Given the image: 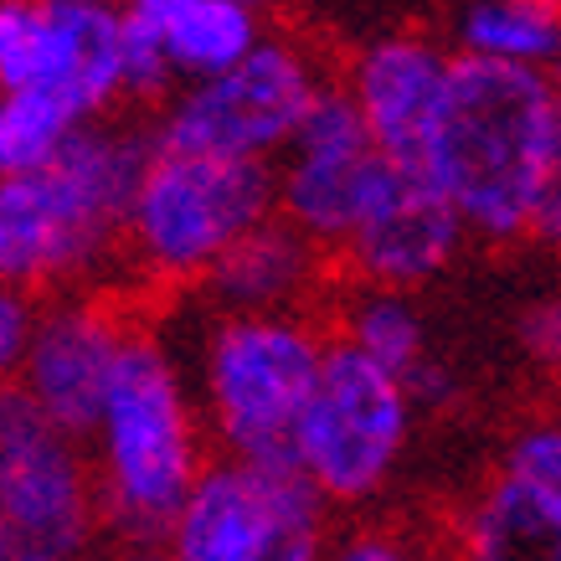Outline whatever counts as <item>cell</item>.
<instances>
[{"mask_svg":"<svg viewBox=\"0 0 561 561\" xmlns=\"http://www.w3.org/2000/svg\"><path fill=\"white\" fill-rule=\"evenodd\" d=\"M145 160L150 135L88 119L51 160L0 175V284L26 294L78 289L114 263Z\"/></svg>","mask_w":561,"mask_h":561,"instance_id":"cell-3","label":"cell"},{"mask_svg":"<svg viewBox=\"0 0 561 561\" xmlns=\"http://www.w3.org/2000/svg\"><path fill=\"white\" fill-rule=\"evenodd\" d=\"M561 314H557V299H541L536 309H526V320H520V341L530 345V356L536 360H551L557 366V345H561Z\"/></svg>","mask_w":561,"mask_h":561,"instance_id":"cell-24","label":"cell"},{"mask_svg":"<svg viewBox=\"0 0 561 561\" xmlns=\"http://www.w3.org/2000/svg\"><path fill=\"white\" fill-rule=\"evenodd\" d=\"M320 561H433V557H423V546L408 541L402 530L356 526V530H345V536H330Z\"/></svg>","mask_w":561,"mask_h":561,"instance_id":"cell-22","label":"cell"},{"mask_svg":"<svg viewBox=\"0 0 561 561\" xmlns=\"http://www.w3.org/2000/svg\"><path fill=\"white\" fill-rule=\"evenodd\" d=\"M469 57L551 68L561 51L557 0H479L459 26Z\"/></svg>","mask_w":561,"mask_h":561,"instance_id":"cell-19","label":"cell"},{"mask_svg":"<svg viewBox=\"0 0 561 561\" xmlns=\"http://www.w3.org/2000/svg\"><path fill=\"white\" fill-rule=\"evenodd\" d=\"M320 72L289 42H257L217 78H196L154 124L150 145L160 150L238 154V160H273L305 119L320 93Z\"/></svg>","mask_w":561,"mask_h":561,"instance_id":"cell-8","label":"cell"},{"mask_svg":"<svg viewBox=\"0 0 561 561\" xmlns=\"http://www.w3.org/2000/svg\"><path fill=\"white\" fill-rule=\"evenodd\" d=\"M0 520L26 551H78L99 536L83 438L51 423L16 381L0 387Z\"/></svg>","mask_w":561,"mask_h":561,"instance_id":"cell-9","label":"cell"},{"mask_svg":"<svg viewBox=\"0 0 561 561\" xmlns=\"http://www.w3.org/2000/svg\"><path fill=\"white\" fill-rule=\"evenodd\" d=\"M21 546H16V536H11V530H5V520H0V561H11L16 557Z\"/></svg>","mask_w":561,"mask_h":561,"instance_id":"cell-27","label":"cell"},{"mask_svg":"<svg viewBox=\"0 0 561 561\" xmlns=\"http://www.w3.org/2000/svg\"><path fill=\"white\" fill-rule=\"evenodd\" d=\"M175 83L171 51L160 36V21L145 11H119V99H160Z\"/></svg>","mask_w":561,"mask_h":561,"instance_id":"cell-21","label":"cell"},{"mask_svg":"<svg viewBox=\"0 0 561 561\" xmlns=\"http://www.w3.org/2000/svg\"><path fill=\"white\" fill-rule=\"evenodd\" d=\"M341 341L356 345L366 360L387 366L391 376H412L423 371L427 360V320L412 289H381V284H360L341 309Z\"/></svg>","mask_w":561,"mask_h":561,"instance_id":"cell-18","label":"cell"},{"mask_svg":"<svg viewBox=\"0 0 561 561\" xmlns=\"http://www.w3.org/2000/svg\"><path fill=\"white\" fill-rule=\"evenodd\" d=\"M423 171L484 242L551 238L561 227V103L546 68L448 57V88Z\"/></svg>","mask_w":561,"mask_h":561,"instance_id":"cell-1","label":"cell"},{"mask_svg":"<svg viewBox=\"0 0 561 561\" xmlns=\"http://www.w3.org/2000/svg\"><path fill=\"white\" fill-rule=\"evenodd\" d=\"M124 335H129V324L108 305L83 299V294H68L57 305H36L16 387L51 423H62L68 433L83 438L103 402V387L114 376Z\"/></svg>","mask_w":561,"mask_h":561,"instance_id":"cell-13","label":"cell"},{"mask_svg":"<svg viewBox=\"0 0 561 561\" xmlns=\"http://www.w3.org/2000/svg\"><path fill=\"white\" fill-rule=\"evenodd\" d=\"M412 391L402 376L345 345L324 341L320 371L294 427V463L330 511H360L387 494L412 443Z\"/></svg>","mask_w":561,"mask_h":561,"instance_id":"cell-6","label":"cell"},{"mask_svg":"<svg viewBox=\"0 0 561 561\" xmlns=\"http://www.w3.org/2000/svg\"><path fill=\"white\" fill-rule=\"evenodd\" d=\"M273 211L278 206L268 160L150 145V160L124 211L119 248L139 273L160 284H196L242 232H253Z\"/></svg>","mask_w":561,"mask_h":561,"instance_id":"cell-5","label":"cell"},{"mask_svg":"<svg viewBox=\"0 0 561 561\" xmlns=\"http://www.w3.org/2000/svg\"><path fill=\"white\" fill-rule=\"evenodd\" d=\"M160 36H165L175 78H191V83L227 72L263 42L253 5L242 0H181L175 11L160 16Z\"/></svg>","mask_w":561,"mask_h":561,"instance_id":"cell-17","label":"cell"},{"mask_svg":"<svg viewBox=\"0 0 561 561\" xmlns=\"http://www.w3.org/2000/svg\"><path fill=\"white\" fill-rule=\"evenodd\" d=\"M32 320H36V294L0 284V387L16 381L21 351H26V335H32Z\"/></svg>","mask_w":561,"mask_h":561,"instance_id":"cell-23","label":"cell"},{"mask_svg":"<svg viewBox=\"0 0 561 561\" xmlns=\"http://www.w3.org/2000/svg\"><path fill=\"white\" fill-rule=\"evenodd\" d=\"M124 561H165V557H160L154 546H135V551H129V557H124Z\"/></svg>","mask_w":561,"mask_h":561,"instance_id":"cell-28","label":"cell"},{"mask_svg":"<svg viewBox=\"0 0 561 561\" xmlns=\"http://www.w3.org/2000/svg\"><path fill=\"white\" fill-rule=\"evenodd\" d=\"M47 88L103 119L119 99V11L114 0H0V93Z\"/></svg>","mask_w":561,"mask_h":561,"instance_id":"cell-10","label":"cell"},{"mask_svg":"<svg viewBox=\"0 0 561 561\" xmlns=\"http://www.w3.org/2000/svg\"><path fill=\"white\" fill-rule=\"evenodd\" d=\"M83 448L93 463L99 526L124 546H160L211 459L186 366L165 335L129 324Z\"/></svg>","mask_w":561,"mask_h":561,"instance_id":"cell-2","label":"cell"},{"mask_svg":"<svg viewBox=\"0 0 561 561\" xmlns=\"http://www.w3.org/2000/svg\"><path fill=\"white\" fill-rule=\"evenodd\" d=\"M175 5H181V0H129V11H145V16H165V11H175Z\"/></svg>","mask_w":561,"mask_h":561,"instance_id":"cell-25","label":"cell"},{"mask_svg":"<svg viewBox=\"0 0 561 561\" xmlns=\"http://www.w3.org/2000/svg\"><path fill=\"white\" fill-rule=\"evenodd\" d=\"M463 238L469 232H463L454 202L438 191V181L423 165L381 154L371 186L351 217V232L335 253L351 263L360 284L423 289L459 257Z\"/></svg>","mask_w":561,"mask_h":561,"instance_id":"cell-12","label":"cell"},{"mask_svg":"<svg viewBox=\"0 0 561 561\" xmlns=\"http://www.w3.org/2000/svg\"><path fill=\"white\" fill-rule=\"evenodd\" d=\"M330 505L299 463L211 454L160 536L165 561H320Z\"/></svg>","mask_w":561,"mask_h":561,"instance_id":"cell-7","label":"cell"},{"mask_svg":"<svg viewBox=\"0 0 561 561\" xmlns=\"http://www.w3.org/2000/svg\"><path fill=\"white\" fill-rule=\"evenodd\" d=\"M463 561H561V433L520 427L463 526Z\"/></svg>","mask_w":561,"mask_h":561,"instance_id":"cell-14","label":"cell"},{"mask_svg":"<svg viewBox=\"0 0 561 561\" xmlns=\"http://www.w3.org/2000/svg\"><path fill=\"white\" fill-rule=\"evenodd\" d=\"M443 88H448V51H438L423 36H387L356 62L345 93L376 150L387 160L423 165L443 108Z\"/></svg>","mask_w":561,"mask_h":561,"instance_id":"cell-15","label":"cell"},{"mask_svg":"<svg viewBox=\"0 0 561 561\" xmlns=\"http://www.w3.org/2000/svg\"><path fill=\"white\" fill-rule=\"evenodd\" d=\"M78 108L47 88H11L0 93V175H21L51 160L57 145L78 129Z\"/></svg>","mask_w":561,"mask_h":561,"instance_id":"cell-20","label":"cell"},{"mask_svg":"<svg viewBox=\"0 0 561 561\" xmlns=\"http://www.w3.org/2000/svg\"><path fill=\"white\" fill-rule=\"evenodd\" d=\"M242 5H263V0H242Z\"/></svg>","mask_w":561,"mask_h":561,"instance_id":"cell-29","label":"cell"},{"mask_svg":"<svg viewBox=\"0 0 561 561\" xmlns=\"http://www.w3.org/2000/svg\"><path fill=\"white\" fill-rule=\"evenodd\" d=\"M57 561H114V557H103V551H93V546H78V551H62Z\"/></svg>","mask_w":561,"mask_h":561,"instance_id":"cell-26","label":"cell"},{"mask_svg":"<svg viewBox=\"0 0 561 561\" xmlns=\"http://www.w3.org/2000/svg\"><path fill=\"white\" fill-rule=\"evenodd\" d=\"M320 284L324 248L273 211L196 278V299L206 314H284L305 309Z\"/></svg>","mask_w":561,"mask_h":561,"instance_id":"cell-16","label":"cell"},{"mask_svg":"<svg viewBox=\"0 0 561 561\" xmlns=\"http://www.w3.org/2000/svg\"><path fill=\"white\" fill-rule=\"evenodd\" d=\"M320 324L305 309L284 314H206L181 356L206 443L227 459L294 463V427L324 356Z\"/></svg>","mask_w":561,"mask_h":561,"instance_id":"cell-4","label":"cell"},{"mask_svg":"<svg viewBox=\"0 0 561 561\" xmlns=\"http://www.w3.org/2000/svg\"><path fill=\"white\" fill-rule=\"evenodd\" d=\"M268 165L278 217L294 221L324 253H335L341 238L351 232V217L371 186L376 165H381V150L366 135L351 93L320 88L314 103L305 108V119L294 124V135L284 139V150Z\"/></svg>","mask_w":561,"mask_h":561,"instance_id":"cell-11","label":"cell"}]
</instances>
